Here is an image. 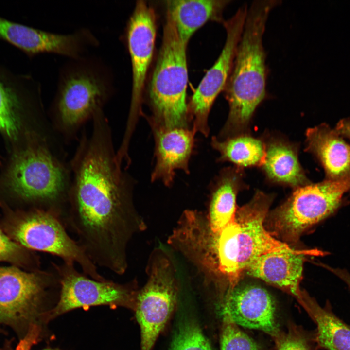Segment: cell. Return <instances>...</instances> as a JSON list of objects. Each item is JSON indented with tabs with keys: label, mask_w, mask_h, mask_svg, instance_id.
<instances>
[{
	"label": "cell",
	"mask_w": 350,
	"mask_h": 350,
	"mask_svg": "<svg viewBox=\"0 0 350 350\" xmlns=\"http://www.w3.org/2000/svg\"><path fill=\"white\" fill-rule=\"evenodd\" d=\"M71 165L73 179L60 218L93 262L115 266L126 257L127 243L139 225L105 118L93 120L92 133L82 139Z\"/></svg>",
	"instance_id": "cell-1"
},
{
	"label": "cell",
	"mask_w": 350,
	"mask_h": 350,
	"mask_svg": "<svg viewBox=\"0 0 350 350\" xmlns=\"http://www.w3.org/2000/svg\"><path fill=\"white\" fill-rule=\"evenodd\" d=\"M306 151L323 167L327 179L337 180L350 176V145L327 124L307 129Z\"/></svg>",
	"instance_id": "cell-18"
},
{
	"label": "cell",
	"mask_w": 350,
	"mask_h": 350,
	"mask_svg": "<svg viewBox=\"0 0 350 350\" xmlns=\"http://www.w3.org/2000/svg\"><path fill=\"white\" fill-rule=\"evenodd\" d=\"M186 48L167 13L162 44L149 87L151 125L189 128Z\"/></svg>",
	"instance_id": "cell-5"
},
{
	"label": "cell",
	"mask_w": 350,
	"mask_h": 350,
	"mask_svg": "<svg viewBox=\"0 0 350 350\" xmlns=\"http://www.w3.org/2000/svg\"></svg>",
	"instance_id": "cell-32"
},
{
	"label": "cell",
	"mask_w": 350,
	"mask_h": 350,
	"mask_svg": "<svg viewBox=\"0 0 350 350\" xmlns=\"http://www.w3.org/2000/svg\"><path fill=\"white\" fill-rule=\"evenodd\" d=\"M152 127L155 141L156 164L151 179L170 186L177 170L186 173L189 172L188 165L195 132L189 128Z\"/></svg>",
	"instance_id": "cell-17"
},
{
	"label": "cell",
	"mask_w": 350,
	"mask_h": 350,
	"mask_svg": "<svg viewBox=\"0 0 350 350\" xmlns=\"http://www.w3.org/2000/svg\"><path fill=\"white\" fill-rule=\"evenodd\" d=\"M211 143L220 154L219 161H228L242 169L261 167L264 162L265 156L264 140L249 134L224 140L213 137Z\"/></svg>",
	"instance_id": "cell-23"
},
{
	"label": "cell",
	"mask_w": 350,
	"mask_h": 350,
	"mask_svg": "<svg viewBox=\"0 0 350 350\" xmlns=\"http://www.w3.org/2000/svg\"><path fill=\"white\" fill-rule=\"evenodd\" d=\"M40 328L35 324H31L24 337L21 339L15 350H29L37 342L40 333Z\"/></svg>",
	"instance_id": "cell-29"
},
{
	"label": "cell",
	"mask_w": 350,
	"mask_h": 350,
	"mask_svg": "<svg viewBox=\"0 0 350 350\" xmlns=\"http://www.w3.org/2000/svg\"><path fill=\"white\" fill-rule=\"evenodd\" d=\"M115 91L112 67L101 57L88 54L69 59L58 71L51 112L58 129L72 135L103 110Z\"/></svg>",
	"instance_id": "cell-4"
},
{
	"label": "cell",
	"mask_w": 350,
	"mask_h": 350,
	"mask_svg": "<svg viewBox=\"0 0 350 350\" xmlns=\"http://www.w3.org/2000/svg\"><path fill=\"white\" fill-rule=\"evenodd\" d=\"M19 102L15 94L0 78V130L15 140L20 129Z\"/></svg>",
	"instance_id": "cell-24"
},
{
	"label": "cell",
	"mask_w": 350,
	"mask_h": 350,
	"mask_svg": "<svg viewBox=\"0 0 350 350\" xmlns=\"http://www.w3.org/2000/svg\"><path fill=\"white\" fill-rule=\"evenodd\" d=\"M244 177L243 169L235 166L224 169L215 179L206 215L213 232L220 231L234 219L238 193L246 187Z\"/></svg>",
	"instance_id": "cell-21"
},
{
	"label": "cell",
	"mask_w": 350,
	"mask_h": 350,
	"mask_svg": "<svg viewBox=\"0 0 350 350\" xmlns=\"http://www.w3.org/2000/svg\"><path fill=\"white\" fill-rule=\"evenodd\" d=\"M276 350H311L305 339L295 332L278 336Z\"/></svg>",
	"instance_id": "cell-28"
},
{
	"label": "cell",
	"mask_w": 350,
	"mask_h": 350,
	"mask_svg": "<svg viewBox=\"0 0 350 350\" xmlns=\"http://www.w3.org/2000/svg\"><path fill=\"white\" fill-rule=\"evenodd\" d=\"M230 0H171L166 2L181 40L186 45L193 33L209 21L223 23V13Z\"/></svg>",
	"instance_id": "cell-20"
},
{
	"label": "cell",
	"mask_w": 350,
	"mask_h": 350,
	"mask_svg": "<svg viewBox=\"0 0 350 350\" xmlns=\"http://www.w3.org/2000/svg\"><path fill=\"white\" fill-rule=\"evenodd\" d=\"M59 283L53 266L50 272H32L0 267V325L16 327L32 323L39 315L46 290Z\"/></svg>",
	"instance_id": "cell-11"
},
{
	"label": "cell",
	"mask_w": 350,
	"mask_h": 350,
	"mask_svg": "<svg viewBox=\"0 0 350 350\" xmlns=\"http://www.w3.org/2000/svg\"><path fill=\"white\" fill-rule=\"evenodd\" d=\"M301 305L316 325L315 340L327 350H350V326L338 317L327 304L324 307L304 292Z\"/></svg>",
	"instance_id": "cell-22"
},
{
	"label": "cell",
	"mask_w": 350,
	"mask_h": 350,
	"mask_svg": "<svg viewBox=\"0 0 350 350\" xmlns=\"http://www.w3.org/2000/svg\"><path fill=\"white\" fill-rule=\"evenodd\" d=\"M335 130L340 135L350 139V119L345 118L337 123Z\"/></svg>",
	"instance_id": "cell-30"
},
{
	"label": "cell",
	"mask_w": 350,
	"mask_h": 350,
	"mask_svg": "<svg viewBox=\"0 0 350 350\" xmlns=\"http://www.w3.org/2000/svg\"><path fill=\"white\" fill-rule=\"evenodd\" d=\"M59 280V299L56 306L41 315L46 321L78 308L107 305L135 309L137 292L129 284L99 281L78 272L73 262L52 263Z\"/></svg>",
	"instance_id": "cell-9"
},
{
	"label": "cell",
	"mask_w": 350,
	"mask_h": 350,
	"mask_svg": "<svg viewBox=\"0 0 350 350\" xmlns=\"http://www.w3.org/2000/svg\"><path fill=\"white\" fill-rule=\"evenodd\" d=\"M60 350V349H59L47 348V349H43V350Z\"/></svg>",
	"instance_id": "cell-31"
},
{
	"label": "cell",
	"mask_w": 350,
	"mask_h": 350,
	"mask_svg": "<svg viewBox=\"0 0 350 350\" xmlns=\"http://www.w3.org/2000/svg\"><path fill=\"white\" fill-rule=\"evenodd\" d=\"M237 285L227 290L224 312L237 325L276 336L275 306L270 294L258 285Z\"/></svg>",
	"instance_id": "cell-15"
},
{
	"label": "cell",
	"mask_w": 350,
	"mask_h": 350,
	"mask_svg": "<svg viewBox=\"0 0 350 350\" xmlns=\"http://www.w3.org/2000/svg\"><path fill=\"white\" fill-rule=\"evenodd\" d=\"M322 255L323 252L317 249H295L268 253L256 258L245 272L288 293L301 304L304 292L300 288V283L305 258Z\"/></svg>",
	"instance_id": "cell-16"
},
{
	"label": "cell",
	"mask_w": 350,
	"mask_h": 350,
	"mask_svg": "<svg viewBox=\"0 0 350 350\" xmlns=\"http://www.w3.org/2000/svg\"><path fill=\"white\" fill-rule=\"evenodd\" d=\"M58 214L53 209L24 212L11 218L6 230L22 247L56 256L63 262L78 263L83 273L90 278L107 280L78 242L69 236Z\"/></svg>",
	"instance_id": "cell-8"
},
{
	"label": "cell",
	"mask_w": 350,
	"mask_h": 350,
	"mask_svg": "<svg viewBox=\"0 0 350 350\" xmlns=\"http://www.w3.org/2000/svg\"><path fill=\"white\" fill-rule=\"evenodd\" d=\"M247 5L239 7L225 21L227 37L223 49L213 65L207 71L188 104L192 129L205 136L209 133V115L216 97L224 90L229 76L247 12Z\"/></svg>",
	"instance_id": "cell-12"
},
{
	"label": "cell",
	"mask_w": 350,
	"mask_h": 350,
	"mask_svg": "<svg viewBox=\"0 0 350 350\" xmlns=\"http://www.w3.org/2000/svg\"><path fill=\"white\" fill-rule=\"evenodd\" d=\"M66 168L46 143L28 145L14 157L6 175L9 189L27 201L59 209L70 187Z\"/></svg>",
	"instance_id": "cell-7"
},
{
	"label": "cell",
	"mask_w": 350,
	"mask_h": 350,
	"mask_svg": "<svg viewBox=\"0 0 350 350\" xmlns=\"http://www.w3.org/2000/svg\"><path fill=\"white\" fill-rule=\"evenodd\" d=\"M148 278L137 292L135 310L141 332V350H151L172 312L177 285L171 262L157 253L148 269Z\"/></svg>",
	"instance_id": "cell-10"
},
{
	"label": "cell",
	"mask_w": 350,
	"mask_h": 350,
	"mask_svg": "<svg viewBox=\"0 0 350 350\" xmlns=\"http://www.w3.org/2000/svg\"><path fill=\"white\" fill-rule=\"evenodd\" d=\"M170 350H212L198 324L188 320L177 331Z\"/></svg>",
	"instance_id": "cell-25"
},
{
	"label": "cell",
	"mask_w": 350,
	"mask_h": 350,
	"mask_svg": "<svg viewBox=\"0 0 350 350\" xmlns=\"http://www.w3.org/2000/svg\"><path fill=\"white\" fill-rule=\"evenodd\" d=\"M221 350H259L255 341L242 331L224 312Z\"/></svg>",
	"instance_id": "cell-26"
},
{
	"label": "cell",
	"mask_w": 350,
	"mask_h": 350,
	"mask_svg": "<svg viewBox=\"0 0 350 350\" xmlns=\"http://www.w3.org/2000/svg\"><path fill=\"white\" fill-rule=\"evenodd\" d=\"M264 142L265 156L261 168L269 182L295 189L310 183L299 163L296 144L275 136Z\"/></svg>",
	"instance_id": "cell-19"
},
{
	"label": "cell",
	"mask_w": 350,
	"mask_h": 350,
	"mask_svg": "<svg viewBox=\"0 0 350 350\" xmlns=\"http://www.w3.org/2000/svg\"><path fill=\"white\" fill-rule=\"evenodd\" d=\"M350 191V176L295 189L284 202L268 213L266 229L287 244L298 242L307 229L333 213Z\"/></svg>",
	"instance_id": "cell-6"
},
{
	"label": "cell",
	"mask_w": 350,
	"mask_h": 350,
	"mask_svg": "<svg viewBox=\"0 0 350 350\" xmlns=\"http://www.w3.org/2000/svg\"><path fill=\"white\" fill-rule=\"evenodd\" d=\"M272 195L257 191L252 199L237 208L232 222L214 232L215 279L223 280L232 288L259 256L275 251L295 249L277 240L264 222L273 201Z\"/></svg>",
	"instance_id": "cell-3"
},
{
	"label": "cell",
	"mask_w": 350,
	"mask_h": 350,
	"mask_svg": "<svg viewBox=\"0 0 350 350\" xmlns=\"http://www.w3.org/2000/svg\"><path fill=\"white\" fill-rule=\"evenodd\" d=\"M156 27L154 9L145 1L137 0L124 35L130 56L132 74L131 102L124 133L128 137L132 136L141 114L146 75L153 55Z\"/></svg>",
	"instance_id": "cell-13"
},
{
	"label": "cell",
	"mask_w": 350,
	"mask_h": 350,
	"mask_svg": "<svg viewBox=\"0 0 350 350\" xmlns=\"http://www.w3.org/2000/svg\"><path fill=\"white\" fill-rule=\"evenodd\" d=\"M0 37L30 55L54 53L77 58L90 53L100 41L89 28L81 27L69 34L41 30L0 17Z\"/></svg>",
	"instance_id": "cell-14"
},
{
	"label": "cell",
	"mask_w": 350,
	"mask_h": 350,
	"mask_svg": "<svg viewBox=\"0 0 350 350\" xmlns=\"http://www.w3.org/2000/svg\"><path fill=\"white\" fill-rule=\"evenodd\" d=\"M31 261L27 251L0 228V261L23 265L27 264Z\"/></svg>",
	"instance_id": "cell-27"
},
{
	"label": "cell",
	"mask_w": 350,
	"mask_h": 350,
	"mask_svg": "<svg viewBox=\"0 0 350 350\" xmlns=\"http://www.w3.org/2000/svg\"><path fill=\"white\" fill-rule=\"evenodd\" d=\"M278 0H257L248 8L232 69L224 88L229 106L219 139L248 134L253 115L266 98L267 68L262 38L271 11Z\"/></svg>",
	"instance_id": "cell-2"
}]
</instances>
